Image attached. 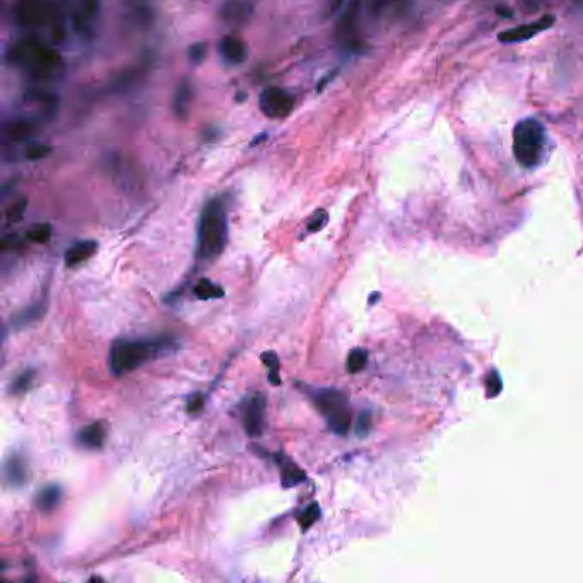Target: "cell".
Instances as JSON below:
<instances>
[{
    "label": "cell",
    "mask_w": 583,
    "mask_h": 583,
    "mask_svg": "<svg viewBox=\"0 0 583 583\" xmlns=\"http://www.w3.org/2000/svg\"><path fill=\"white\" fill-rule=\"evenodd\" d=\"M228 241V214L221 199H212L204 205L197 226V260L217 258Z\"/></svg>",
    "instance_id": "6da1fadb"
},
{
    "label": "cell",
    "mask_w": 583,
    "mask_h": 583,
    "mask_svg": "<svg viewBox=\"0 0 583 583\" xmlns=\"http://www.w3.org/2000/svg\"><path fill=\"white\" fill-rule=\"evenodd\" d=\"M168 349V341H121L113 342L110 349V370L115 376H121L154 359L158 354Z\"/></svg>",
    "instance_id": "7a4b0ae2"
},
{
    "label": "cell",
    "mask_w": 583,
    "mask_h": 583,
    "mask_svg": "<svg viewBox=\"0 0 583 583\" xmlns=\"http://www.w3.org/2000/svg\"><path fill=\"white\" fill-rule=\"evenodd\" d=\"M544 142H546V130L540 121L535 119L518 121L513 130V153L520 165L525 168L535 166L540 161Z\"/></svg>",
    "instance_id": "3957f363"
},
{
    "label": "cell",
    "mask_w": 583,
    "mask_h": 583,
    "mask_svg": "<svg viewBox=\"0 0 583 583\" xmlns=\"http://www.w3.org/2000/svg\"><path fill=\"white\" fill-rule=\"evenodd\" d=\"M11 58L12 62L26 67L28 70L38 74L40 77L52 74L60 65V55L55 50L47 47V45L38 43V41H24V43L12 48Z\"/></svg>",
    "instance_id": "277c9868"
},
{
    "label": "cell",
    "mask_w": 583,
    "mask_h": 583,
    "mask_svg": "<svg viewBox=\"0 0 583 583\" xmlns=\"http://www.w3.org/2000/svg\"><path fill=\"white\" fill-rule=\"evenodd\" d=\"M258 107L268 119H284L295 108V98L280 87H267L260 94Z\"/></svg>",
    "instance_id": "5b68a950"
},
{
    "label": "cell",
    "mask_w": 583,
    "mask_h": 583,
    "mask_svg": "<svg viewBox=\"0 0 583 583\" xmlns=\"http://www.w3.org/2000/svg\"><path fill=\"white\" fill-rule=\"evenodd\" d=\"M243 427L250 436H260L266 426V397L255 393L246 397L241 404Z\"/></svg>",
    "instance_id": "8992f818"
},
{
    "label": "cell",
    "mask_w": 583,
    "mask_h": 583,
    "mask_svg": "<svg viewBox=\"0 0 583 583\" xmlns=\"http://www.w3.org/2000/svg\"><path fill=\"white\" fill-rule=\"evenodd\" d=\"M312 398H313L315 408L320 410L327 419L335 416V414L341 413V410L344 409H347V397H346V393L341 392V390H335V388L313 390Z\"/></svg>",
    "instance_id": "52a82bcc"
},
{
    "label": "cell",
    "mask_w": 583,
    "mask_h": 583,
    "mask_svg": "<svg viewBox=\"0 0 583 583\" xmlns=\"http://www.w3.org/2000/svg\"><path fill=\"white\" fill-rule=\"evenodd\" d=\"M552 23H555V18H552L551 14H546L540 19L534 21V23L522 24V26L513 28V29H506V31L500 33L498 40H500L501 43H518V41L530 40V38L539 35V33L544 31V29L551 28Z\"/></svg>",
    "instance_id": "ba28073f"
},
{
    "label": "cell",
    "mask_w": 583,
    "mask_h": 583,
    "mask_svg": "<svg viewBox=\"0 0 583 583\" xmlns=\"http://www.w3.org/2000/svg\"><path fill=\"white\" fill-rule=\"evenodd\" d=\"M18 23L23 26H40L47 23L50 18L48 6L36 2V0H26L18 7Z\"/></svg>",
    "instance_id": "9c48e42d"
},
{
    "label": "cell",
    "mask_w": 583,
    "mask_h": 583,
    "mask_svg": "<svg viewBox=\"0 0 583 583\" xmlns=\"http://www.w3.org/2000/svg\"><path fill=\"white\" fill-rule=\"evenodd\" d=\"M217 50H219V55L222 60L229 65H240L246 58L245 43H243L240 38L233 35L222 36Z\"/></svg>",
    "instance_id": "30bf717a"
},
{
    "label": "cell",
    "mask_w": 583,
    "mask_h": 583,
    "mask_svg": "<svg viewBox=\"0 0 583 583\" xmlns=\"http://www.w3.org/2000/svg\"><path fill=\"white\" fill-rule=\"evenodd\" d=\"M276 464L279 465L280 471V482H283L284 488H295V486L301 484L306 479V474L301 467L293 462L291 459L283 454H276L274 455Z\"/></svg>",
    "instance_id": "8fae6325"
},
{
    "label": "cell",
    "mask_w": 583,
    "mask_h": 583,
    "mask_svg": "<svg viewBox=\"0 0 583 583\" xmlns=\"http://www.w3.org/2000/svg\"><path fill=\"white\" fill-rule=\"evenodd\" d=\"M104 440H107V425L102 421H96L82 427L77 435V442L82 445L84 448L89 450H98L103 447Z\"/></svg>",
    "instance_id": "7c38bea8"
},
{
    "label": "cell",
    "mask_w": 583,
    "mask_h": 583,
    "mask_svg": "<svg viewBox=\"0 0 583 583\" xmlns=\"http://www.w3.org/2000/svg\"><path fill=\"white\" fill-rule=\"evenodd\" d=\"M98 250V241L94 240H82L74 243L69 250L65 251V266L67 267H75L79 263L86 262L89 260Z\"/></svg>",
    "instance_id": "4fadbf2b"
},
{
    "label": "cell",
    "mask_w": 583,
    "mask_h": 583,
    "mask_svg": "<svg viewBox=\"0 0 583 583\" xmlns=\"http://www.w3.org/2000/svg\"><path fill=\"white\" fill-rule=\"evenodd\" d=\"M6 479L12 488H21L28 481V467L23 455L12 454L6 462Z\"/></svg>",
    "instance_id": "5bb4252c"
},
{
    "label": "cell",
    "mask_w": 583,
    "mask_h": 583,
    "mask_svg": "<svg viewBox=\"0 0 583 583\" xmlns=\"http://www.w3.org/2000/svg\"><path fill=\"white\" fill-rule=\"evenodd\" d=\"M62 496H64V491L58 484H47L45 488H41L36 494V506L38 510L43 511V513H50L60 505Z\"/></svg>",
    "instance_id": "9a60e30c"
},
{
    "label": "cell",
    "mask_w": 583,
    "mask_h": 583,
    "mask_svg": "<svg viewBox=\"0 0 583 583\" xmlns=\"http://www.w3.org/2000/svg\"><path fill=\"white\" fill-rule=\"evenodd\" d=\"M251 14V6L245 0H228L221 9V18L229 24H241Z\"/></svg>",
    "instance_id": "2e32d148"
},
{
    "label": "cell",
    "mask_w": 583,
    "mask_h": 583,
    "mask_svg": "<svg viewBox=\"0 0 583 583\" xmlns=\"http://www.w3.org/2000/svg\"><path fill=\"white\" fill-rule=\"evenodd\" d=\"M45 312H47V303H45V301H38V303L29 305L28 308L19 312L18 315L12 317V329H24V327L36 324V322L45 315Z\"/></svg>",
    "instance_id": "e0dca14e"
},
{
    "label": "cell",
    "mask_w": 583,
    "mask_h": 583,
    "mask_svg": "<svg viewBox=\"0 0 583 583\" xmlns=\"http://www.w3.org/2000/svg\"><path fill=\"white\" fill-rule=\"evenodd\" d=\"M192 96H194V89H192V84L183 79L180 82V86L176 87L175 99H173V111L178 119H187L188 110H190V103H192Z\"/></svg>",
    "instance_id": "ac0fdd59"
},
{
    "label": "cell",
    "mask_w": 583,
    "mask_h": 583,
    "mask_svg": "<svg viewBox=\"0 0 583 583\" xmlns=\"http://www.w3.org/2000/svg\"><path fill=\"white\" fill-rule=\"evenodd\" d=\"M194 295L199 300H217V298L224 296V291H222V288L216 286L212 280L200 279L194 286Z\"/></svg>",
    "instance_id": "d6986e66"
},
{
    "label": "cell",
    "mask_w": 583,
    "mask_h": 583,
    "mask_svg": "<svg viewBox=\"0 0 583 583\" xmlns=\"http://www.w3.org/2000/svg\"><path fill=\"white\" fill-rule=\"evenodd\" d=\"M35 132V125L31 121H14L6 127V137L11 141H24Z\"/></svg>",
    "instance_id": "ffe728a7"
},
{
    "label": "cell",
    "mask_w": 583,
    "mask_h": 583,
    "mask_svg": "<svg viewBox=\"0 0 583 583\" xmlns=\"http://www.w3.org/2000/svg\"><path fill=\"white\" fill-rule=\"evenodd\" d=\"M327 425L335 435H346L351 427V413L349 409H344L337 413L335 416L327 419Z\"/></svg>",
    "instance_id": "44dd1931"
},
{
    "label": "cell",
    "mask_w": 583,
    "mask_h": 583,
    "mask_svg": "<svg viewBox=\"0 0 583 583\" xmlns=\"http://www.w3.org/2000/svg\"><path fill=\"white\" fill-rule=\"evenodd\" d=\"M368 364V352L364 349H352L347 356V371L359 373L366 368Z\"/></svg>",
    "instance_id": "7402d4cb"
},
{
    "label": "cell",
    "mask_w": 583,
    "mask_h": 583,
    "mask_svg": "<svg viewBox=\"0 0 583 583\" xmlns=\"http://www.w3.org/2000/svg\"><path fill=\"white\" fill-rule=\"evenodd\" d=\"M320 513H322V510H320V506H318V503H312V505L306 506V508L300 513V518H298L301 528L306 530V528L312 527L313 523L320 518Z\"/></svg>",
    "instance_id": "603a6c76"
},
{
    "label": "cell",
    "mask_w": 583,
    "mask_h": 583,
    "mask_svg": "<svg viewBox=\"0 0 583 583\" xmlns=\"http://www.w3.org/2000/svg\"><path fill=\"white\" fill-rule=\"evenodd\" d=\"M35 376H36V371L35 370H26L23 371L21 375L12 381L11 385V392L12 393H24L28 392L29 387L33 385V381H35Z\"/></svg>",
    "instance_id": "cb8c5ba5"
},
{
    "label": "cell",
    "mask_w": 583,
    "mask_h": 583,
    "mask_svg": "<svg viewBox=\"0 0 583 583\" xmlns=\"http://www.w3.org/2000/svg\"><path fill=\"white\" fill-rule=\"evenodd\" d=\"M52 236V226L48 222H43V224H35L31 229H29L26 238L33 243H47Z\"/></svg>",
    "instance_id": "d4e9b609"
},
{
    "label": "cell",
    "mask_w": 583,
    "mask_h": 583,
    "mask_svg": "<svg viewBox=\"0 0 583 583\" xmlns=\"http://www.w3.org/2000/svg\"><path fill=\"white\" fill-rule=\"evenodd\" d=\"M262 361L267 364L268 368V376H271V383L272 385H279L280 380H279V358L278 354H274V352H266V354L262 356Z\"/></svg>",
    "instance_id": "484cf974"
},
{
    "label": "cell",
    "mask_w": 583,
    "mask_h": 583,
    "mask_svg": "<svg viewBox=\"0 0 583 583\" xmlns=\"http://www.w3.org/2000/svg\"><path fill=\"white\" fill-rule=\"evenodd\" d=\"M327 221H329V214H327V211H324V209H318V211L313 212V216L310 217L308 224H306V231L308 233L320 231V229L327 224Z\"/></svg>",
    "instance_id": "4316f807"
},
{
    "label": "cell",
    "mask_w": 583,
    "mask_h": 583,
    "mask_svg": "<svg viewBox=\"0 0 583 583\" xmlns=\"http://www.w3.org/2000/svg\"><path fill=\"white\" fill-rule=\"evenodd\" d=\"M50 153H52V148L47 144H31L26 148L24 156H26L29 161H40V159L48 158Z\"/></svg>",
    "instance_id": "83f0119b"
},
{
    "label": "cell",
    "mask_w": 583,
    "mask_h": 583,
    "mask_svg": "<svg viewBox=\"0 0 583 583\" xmlns=\"http://www.w3.org/2000/svg\"><path fill=\"white\" fill-rule=\"evenodd\" d=\"M28 207V199H19L16 200L14 204L11 205L9 211H7V222H19L24 217V212H26Z\"/></svg>",
    "instance_id": "f1b7e54d"
},
{
    "label": "cell",
    "mask_w": 583,
    "mask_h": 583,
    "mask_svg": "<svg viewBox=\"0 0 583 583\" xmlns=\"http://www.w3.org/2000/svg\"><path fill=\"white\" fill-rule=\"evenodd\" d=\"M205 53H207V45L202 43H195L192 45L190 50H188V55H190V62L192 64H200V62L205 58Z\"/></svg>",
    "instance_id": "f546056e"
},
{
    "label": "cell",
    "mask_w": 583,
    "mask_h": 583,
    "mask_svg": "<svg viewBox=\"0 0 583 583\" xmlns=\"http://www.w3.org/2000/svg\"><path fill=\"white\" fill-rule=\"evenodd\" d=\"M370 427H371V416L368 413H363L361 416H359L358 423H356V433L359 436H364L366 433H370Z\"/></svg>",
    "instance_id": "4dcf8cb0"
},
{
    "label": "cell",
    "mask_w": 583,
    "mask_h": 583,
    "mask_svg": "<svg viewBox=\"0 0 583 583\" xmlns=\"http://www.w3.org/2000/svg\"><path fill=\"white\" fill-rule=\"evenodd\" d=\"M202 405H204V396L202 393H195V396L188 401L187 409H188V413H197V410L202 409Z\"/></svg>",
    "instance_id": "1f68e13d"
},
{
    "label": "cell",
    "mask_w": 583,
    "mask_h": 583,
    "mask_svg": "<svg viewBox=\"0 0 583 583\" xmlns=\"http://www.w3.org/2000/svg\"><path fill=\"white\" fill-rule=\"evenodd\" d=\"M522 2H523V7H525L527 11H535V9H539L543 4H546L547 0H522Z\"/></svg>",
    "instance_id": "d6a6232c"
}]
</instances>
